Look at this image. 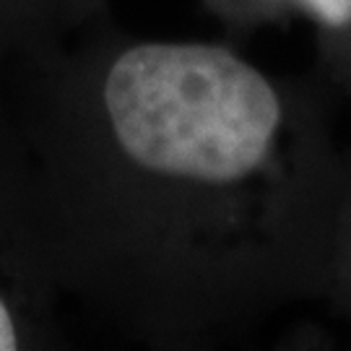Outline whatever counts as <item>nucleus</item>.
Returning a JSON list of instances; mask_svg holds the SVG:
<instances>
[{
	"mask_svg": "<svg viewBox=\"0 0 351 351\" xmlns=\"http://www.w3.org/2000/svg\"><path fill=\"white\" fill-rule=\"evenodd\" d=\"M104 101L130 159L201 182H234L252 172L281 120L263 75L208 45L128 50L107 75Z\"/></svg>",
	"mask_w": 351,
	"mask_h": 351,
	"instance_id": "1",
	"label": "nucleus"
},
{
	"mask_svg": "<svg viewBox=\"0 0 351 351\" xmlns=\"http://www.w3.org/2000/svg\"><path fill=\"white\" fill-rule=\"evenodd\" d=\"M307 3L330 26H343L351 21V0H307Z\"/></svg>",
	"mask_w": 351,
	"mask_h": 351,
	"instance_id": "2",
	"label": "nucleus"
},
{
	"mask_svg": "<svg viewBox=\"0 0 351 351\" xmlns=\"http://www.w3.org/2000/svg\"><path fill=\"white\" fill-rule=\"evenodd\" d=\"M16 346L19 343H16V328H13L11 313L0 300V351H13Z\"/></svg>",
	"mask_w": 351,
	"mask_h": 351,
	"instance_id": "3",
	"label": "nucleus"
}]
</instances>
